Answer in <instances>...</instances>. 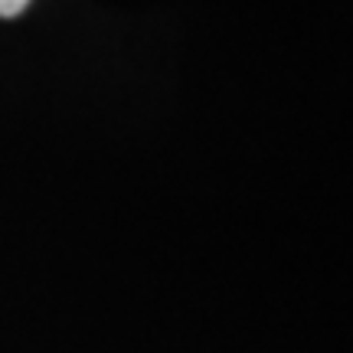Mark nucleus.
Wrapping results in <instances>:
<instances>
[{"instance_id": "1", "label": "nucleus", "mask_w": 353, "mask_h": 353, "mask_svg": "<svg viewBox=\"0 0 353 353\" xmlns=\"http://www.w3.org/2000/svg\"><path fill=\"white\" fill-rule=\"evenodd\" d=\"M30 0H0V17H17V13L26 10Z\"/></svg>"}]
</instances>
